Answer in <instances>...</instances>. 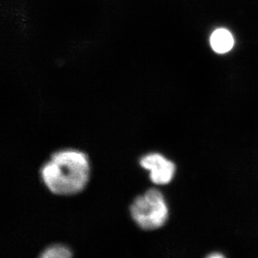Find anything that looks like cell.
<instances>
[{"mask_svg": "<svg viewBox=\"0 0 258 258\" xmlns=\"http://www.w3.org/2000/svg\"><path fill=\"white\" fill-rule=\"evenodd\" d=\"M89 173L87 155L75 149L54 153L40 170L47 189L58 195H72L82 191L89 179Z\"/></svg>", "mask_w": 258, "mask_h": 258, "instance_id": "obj_1", "label": "cell"}, {"mask_svg": "<svg viewBox=\"0 0 258 258\" xmlns=\"http://www.w3.org/2000/svg\"><path fill=\"white\" fill-rule=\"evenodd\" d=\"M131 215L134 222L145 230L162 227L169 216V210L162 193L157 189L148 190L137 197L131 205Z\"/></svg>", "mask_w": 258, "mask_h": 258, "instance_id": "obj_2", "label": "cell"}, {"mask_svg": "<svg viewBox=\"0 0 258 258\" xmlns=\"http://www.w3.org/2000/svg\"><path fill=\"white\" fill-rule=\"evenodd\" d=\"M140 164L144 169L150 171L151 180L154 184H169L175 174L174 163L160 154L154 153L144 156L141 159Z\"/></svg>", "mask_w": 258, "mask_h": 258, "instance_id": "obj_3", "label": "cell"}, {"mask_svg": "<svg viewBox=\"0 0 258 258\" xmlns=\"http://www.w3.org/2000/svg\"><path fill=\"white\" fill-rule=\"evenodd\" d=\"M212 48L219 53L228 52L233 46L234 40L230 32L225 29H219L213 32L210 39Z\"/></svg>", "mask_w": 258, "mask_h": 258, "instance_id": "obj_4", "label": "cell"}, {"mask_svg": "<svg viewBox=\"0 0 258 258\" xmlns=\"http://www.w3.org/2000/svg\"><path fill=\"white\" fill-rule=\"evenodd\" d=\"M72 256V252L71 249L66 247V246L61 245V244H55V245L50 246L48 248L45 249L42 254H40V257H71Z\"/></svg>", "mask_w": 258, "mask_h": 258, "instance_id": "obj_5", "label": "cell"}, {"mask_svg": "<svg viewBox=\"0 0 258 258\" xmlns=\"http://www.w3.org/2000/svg\"><path fill=\"white\" fill-rule=\"evenodd\" d=\"M224 255L222 254H219V253H215V254H210V255H209V257L210 258H215V257H223Z\"/></svg>", "mask_w": 258, "mask_h": 258, "instance_id": "obj_6", "label": "cell"}]
</instances>
